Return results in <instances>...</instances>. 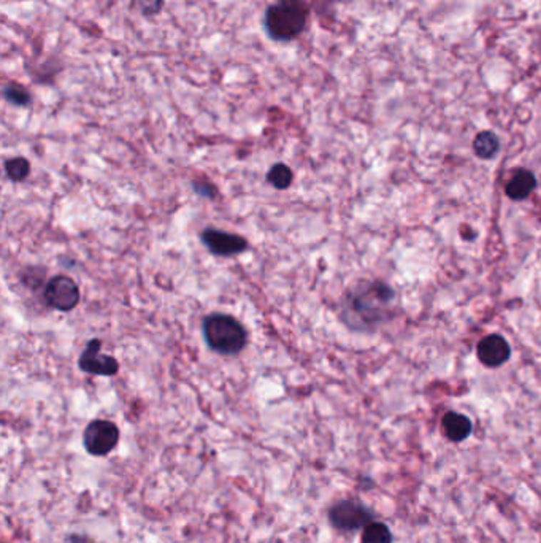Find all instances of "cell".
Masks as SVG:
<instances>
[{
    "mask_svg": "<svg viewBox=\"0 0 541 543\" xmlns=\"http://www.w3.org/2000/svg\"><path fill=\"white\" fill-rule=\"evenodd\" d=\"M395 291L381 282H365L348 291L341 318L353 331L372 332L390 318Z\"/></svg>",
    "mask_w": 541,
    "mask_h": 543,
    "instance_id": "1",
    "label": "cell"
},
{
    "mask_svg": "<svg viewBox=\"0 0 541 543\" xmlns=\"http://www.w3.org/2000/svg\"><path fill=\"white\" fill-rule=\"evenodd\" d=\"M310 9L303 0H278L266 11V31L278 41L298 37L308 24Z\"/></svg>",
    "mask_w": 541,
    "mask_h": 543,
    "instance_id": "2",
    "label": "cell"
},
{
    "mask_svg": "<svg viewBox=\"0 0 541 543\" xmlns=\"http://www.w3.org/2000/svg\"><path fill=\"white\" fill-rule=\"evenodd\" d=\"M203 337L213 352L224 356L243 352L249 339L246 327L224 313H213L203 319Z\"/></svg>",
    "mask_w": 541,
    "mask_h": 543,
    "instance_id": "3",
    "label": "cell"
},
{
    "mask_svg": "<svg viewBox=\"0 0 541 543\" xmlns=\"http://www.w3.org/2000/svg\"><path fill=\"white\" fill-rule=\"evenodd\" d=\"M119 427L108 419H94L83 432L84 449L92 456H106L116 448Z\"/></svg>",
    "mask_w": 541,
    "mask_h": 543,
    "instance_id": "4",
    "label": "cell"
},
{
    "mask_svg": "<svg viewBox=\"0 0 541 543\" xmlns=\"http://www.w3.org/2000/svg\"><path fill=\"white\" fill-rule=\"evenodd\" d=\"M330 524L338 531H355L373 523V513L355 500H341L329 512Z\"/></svg>",
    "mask_w": 541,
    "mask_h": 543,
    "instance_id": "5",
    "label": "cell"
},
{
    "mask_svg": "<svg viewBox=\"0 0 541 543\" xmlns=\"http://www.w3.org/2000/svg\"><path fill=\"white\" fill-rule=\"evenodd\" d=\"M45 300L54 310L72 312L80 304V288L74 278L56 275L46 284Z\"/></svg>",
    "mask_w": 541,
    "mask_h": 543,
    "instance_id": "6",
    "label": "cell"
},
{
    "mask_svg": "<svg viewBox=\"0 0 541 543\" xmlns=\"http://www.w3.org/2000/svg\"><path fill=\"white\" fill-rule=\"evenodd\" d=\"M78 366L83 372L98 377H113L119 372V362L116 357L102 353V342L92 339L80 356Z\"/></svg>",
    "mask_w": 541,
    "mask_h": 543,
    "instance_id": "7",
    "label": "cell"
},
{
    "mask_svg": "<svg viewBox=\"0 0 541 543\" xmlns=\"http://www.w3.org/2000/svg\"><path fill=\"white\" fill-rule=\"evenodd\" d=\"M202 241L213 254L221 257H231L245 253L248 249V240L238 234L221 231V229H205L202 232Z\"/></svg>",
    "mask_w": 541,
    "mask_h": 543,
    "instance_id": "8",
    "label": "cell"
},
{
    "mask_svg": "<svg viewBox=\"0 0 541 543\" xmlns=\"http://www.w3.org/2000/svg\"><path fill=\"white\" fill-rule=\"evenodd\" d=\"M511 349L502 335H487L478 345V359L486 367H498L508 361Z\"/></svg>",
    "mask_w": 541,
    "mask_h": 543,
    "instance_id": "9",
    "label": "cell"
},
{
    "mask_svg": "<svg viewBox=\"0 0 541 543\" xmlns=\"http://www.w3.org/2000/svg\"><path fill=\"white\" fill-rule=\"evenodd\" d=\"M537 188V178L529 170H517L507 184V194L512 200H524Z\"/></svg>",
    "mask_w": 541,
    "mask_h": 543,
    "instance_id": "10",
    "label": "cell"
},
{
    "mask_svg": "<svg viewBox=\"0 0 541 543\" xmlns=\"http://www.w3.org/2000/svg\"><path fill=\"white\" fill-rule=\"evenodd\" d=\"M443 431L451 442H462L472 434V421L465 414L450 412L443 418Z\"/></svg>",
    "mask_w": 541,
    "mask_h": 543,
    "instance_id": "11",
    "label": "cell"
},
{
    "mask_svg": "<svg viewBox=\"0 0 541 543\" xmlns=\"http://www.w3.org/2000/svg\"><path fill=\"white\" fill-rule=\"evenodd\" d=\"M500 149V140L490 131H482L473 140V151L481 159H490Z\"/></svg>",
    "mask_w": 541,
    "mask_h": 543,
    "instance_id": "12",
    "label": "cell"
},
{
    "mask_svg": "<svg viewBox=\"0 0 541 543\" xmlns=\"http://www.w3.org/2000/svg\"><path fill=\"white\" fill-rule=\"evenodd\" d=\"M293 180H294L293 169L283 162L275 164L267 174V181L272 184L275 189H280V191L288 189L289 186L293 184Z\"/></svg>",
    "mask_w": 541,
    "mask_h": 543,
    "instance_id": "13",
    "label": "cell"
},
{
    "mask_svg": "<svg viewBox=\"0 0 541 543\" xmlns=\"http://www.w3.org/2000/svg\"><path fill=\"white\" fill-rule=\"evenodd\" d=\"M5 171L11 181H24L31 175V162L23 156L11 157L5 162Z\"/></svg>",
    "mask_w": 541,
    "mask_h": 543,
    "instance_id": "14",
    "label": "cell"
},
{
    "mask_svg": "<svg viewBox=\"0 0 541 543\" xmlns=\"http://www.w3.org/2000/svg\"><path fill=\"white\" fill-rule=\"evenodd\" d=\"M362 543H393V532L383 523H370L362 532Z\"/></svg>",
    "mask_w": 541,
    "mask_h": 543,
    "instance_id": "15",
    "label": "cell"
},
{
    "mask_svg": "<svg viewBox=\"0 0 541 543\" xmlns=\"http://www.w3.org/2000/svg\"><path fill=\"white\" fill-rule=\"evenodd\" d=\"M4 96H5L6 100H9L10 104L18 105V106H26V105H29V104H31V100H32L31 92L27 91V89L24 88V86H21V84H18V83H10V84H6V86H5V89H4Z\"/></svg>",
    "mask_w": 541,
    "mask_h": 543,
    "instance_id": "16",
    "label": "cell"
},
{
    "mask_svg": "<svg viewBox=\"0 0 541 543\" xmlns=\"http://www.w3.org/2000/svg\"><path fill=\"white\" fill-rule=\"evenodd\" d=\"M133 2L138 6V10L145 14V16L158 14L163 6V0H133Z\"/></svg>",
    "mask_w": 541,
    "mask_h": 543,
    "instance_id": "17",
    "label": "cell"
},
{
    "mask_svg": "<svg viewBox=\"0 0 541 543\" xmlns=\"http://www.w3.org/2000/svg\"><path fill=\"white\" fill-rule=\"evenodd\" d=\"M67 543H91L86 537H80V535H72L67 539Z\"/></svg>",
    "mask_w": 541,
    "mask_h": 543,
    "instance_id": "18",
    "label": "cell"
}]
</instances>
